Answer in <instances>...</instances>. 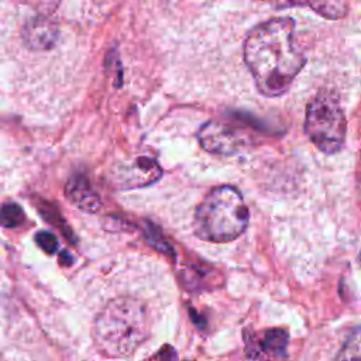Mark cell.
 <instances>
[{
  "mask_svg": "<svg viewBox=\"0 0 361 361\" xmlns=\"http://www.w3.org/2000/svg\"><path fill=\"white\" fill-rule=\"evenodd\" d=\"M66 199L78 209L86 213H97L102 207V199L93 189L85 175H72L65 185Z\"/></svg>",
  "mask_w": 361,
  "mask_h": 361,
  "instance_id": "cell-8",
  "label": "cell"
},
{
  "mask_svg": "<svg viewBox=\"0 0 361 361\" xmlns=\"http://www.w3.org/2000/svg\"><path fill=\"white\" fill-rule=\"evenodd\" d=\"M305 133L324 154L338 152L347 135V120L336 92L323 89L309 102L305 117Z\"/></svg>",
  "mask_w": 361,
  "mask_h": 361,
  "instance_id": "cell-4",
  "label": "cell"
},
{
  "mask_svg": "<svg viewBox=\"0 0 361 361\" xmlns=\"http://www.w3.org/2000/svg\"><path fill=\"white\" fill-rule=\"evenodd\" d=\"M35 241L38 244V247L45 251L47 254H54L58 248V241L56 237L49 233V231H38L35 234Z\"/></svg>",
  "mask_w": 361,
  "mask_h": 361,
  "instance_id": "cell-14",
  "label": "cell"
},
{
  "mask_svg": "<svg viewBox=\"0 0 361 361\" xmlns=\"http://www.w3.org/2000/svg\"><path fill=\"white\" fill-rule=\"evenodd\" d=\"M334 361H360V329L355 327L340 347Z\"/></svg>",
  "mask_w": 361,
  "mask_h": 361,
  "instance_id": "cell-11",
  "label": "cell"
},
{
  "mask_svg": "<svg viewBox=\"0 0 361 361\" xmlns=\"http://www.w3.org/2000/svg\"><path fill=\"white\" fill-rule=\"evenodd\" d=\"M279 8L305 6L329 20H337L345 16L348 4L347 0H275Z\"/></svg>",
  "mask_w": 361,
  "mask_h": 361,
  "instance_id": "cell-10",
  "label": "cell"
},
{
  "mask_svg": "<svg viewBox=\"0 0 361 361\" xmlns=\"http://www.w3.org/2000/svg\"><path fill=\"white\" fill-rule=\"evenodd\" d=\"M152 319L147 303L134 296H118L106 303L93 323L97 351L109 358L133 354L149 336Z\"/></svg>",
  "mask_w": 361,
  "mask_h": 361,
  "instance_id": "cell-2",
  "label": "cell"
},
{
  "mask_svg": "<svg viewBox=\"0 0 361 361\" xmlns=\"http://www.w3.org/2000/svg\"><path fill=\"white\" fill-rule=\"evenodd\" d=\"M295 34L290 17L269 18L248 32L244 61L261 94L282 96L305 66L306 56Z\"/></svg>",
  "mask_w": 361,
  "mask_h": 361,
  "instance_id": "cell-1",
  "label": "cell"
},
{
  "mask_svg": "<svg viewBox=\"0 0 361 361\" xmlns=\"http://www.w3.org/2000/svg\"><path fill=\"white\" fill-rule=\"evenodd\" d=\"M24 220L23 209L16 203H7L0 209V224L4 227H17Z\"/></svg>",
  "mask_w": 361,
  "mask_h": 361,
  "instance_id": "cell-12",
  "label": "cell"
},
{
  "mask_svg": "<svg viewBox=\"0 0 361 361\" xmlns=\"http://www.w3.org/2000/svg\"><path fill=\"white\" fill-rule=\"evenodd\" d=\"M20 4L28 6L39 16H51L59 6L61 0H16Z\"/></svg>",
  "mask_w": 361,
  "mask_h": 361,
  "instance_id": "cell-13",
  "label": "cell"
},
{
  "mask_svg": "<svg viewBox=\"0 0 361 361\" xmlns=\"http://www.w3.org/2000/svg\"><path fill=\"white\" fill-rule=\"evenodd\" d=\"M250 210L243 195L233 186L212 189L197 206L195 234L209 243H230L247 228Z\"/></svg>",
  "mask_w": 361,
  "mask_h": 361,
  "instance_id": "cell-3",
  "label": "cell"
},
{
  "mask_svg": "<svg viewBox=\"0 0 361 361\" xmlns=\"http://www.w3.org/2000/svg\"><path fill=\"white\" fill-rule=\"evenodd\" d=\"M21 38L25 47L35 52L51 49L58 39V25L49 20V16H37L28 20L23 30Z\"/></svg>",
  "mask_w": 361,
  "mask_h": 361,
  "instance_id": "cell-7",
  "label": "cell"
},
{
  "mask_svg": "<svg viewBox=\"0 0 361 361\" xmlns=\"http://www.w3.org/2000/svg\"><path fill=\"white\" fill-rule=\"evenodd\" d=\"M288 344V334L281 329L268 330L259 343H255L250 338L247 341V354L251 360L267 361L268 357L282 358L285 355Z\"/></svg>",
  "mask_w": 361,
  "mask_h": 361,
  "instance_id": "cell-9",
  "label": "cell"
},
{
  "mask_svg": "<svg viewBox=\"0 0 361 361\" xmlns=\"http://www.w3.org/2000/svg\"><path fill=\"white\" fill-rule=\"evenodd\" d=\"M197 140L203 149L216 155H233L247 145V137L243 133L219 121L202 126Z\"/></svg>",
  "mask_w": 361,
  "mask_h": 361,
  "instance_id": "cell-5",
  "label": "cell"
},
{
  "mask_svg": "<svg viewBox=\"0 0 361 361\" xmlns=\"http://www.w3.org/2000/svg\"><path fill=\"white\" fill-rule=\"evenodd\" d=\"M162 175L158 161L148 155H141L127 162L117 172V183L124 189L142 188L157 182Z\"/></svg>",
  "mask_w": 361,
  "mask_h": 361,
  "instance_id": "cell-6",
  "label": "cell"
}]
</instances>
